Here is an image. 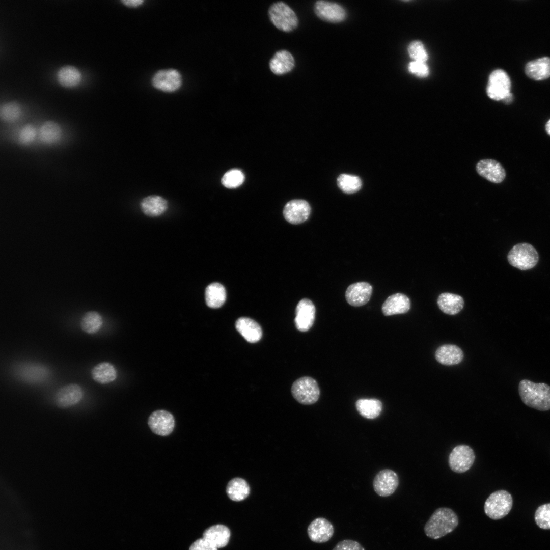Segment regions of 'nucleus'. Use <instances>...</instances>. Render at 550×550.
Wrapping results in <instances>:
<instances>
[{
    "instance_id": "nucleus-1",
    "label": "nucleus",
    "mask_w": 550,
    "mask_h": 550,
    "mask_svg": "<svg viewBox=\"0 0 550 550\" xmlns=\"http://www.w3.org/2000/svg\"><path fill=\"white\" fill-rule=\"evenodd\" d=\"M519 396L527 406L540 411L550 409V386L523 379L518 385Z\"/></svg>"
},
{
    "instance_id": "nucleus-2",
    "label": "nucleus",
    "mask_w": 550,
    "mask_h": 550,
    "mask_svg": "<svg viewBox=\"0 0 550 550\" xmlns=\"http://www.w3.org/2000/svg\"><path fill=\"white\" fill-rule=\"evenodd\" d=\"M458 524L456 514L450 508H437L425 525L426 535L433 539H439L452 532Z\"/></svg>"
},
{
    "instance_id": "nucleus-3",
    "label": "nucleus",
    "mask_w": 550,
    "mask_h": 550,
    "mask_svg": "<svg viewBox=\"0 0 550 550\" xmlns=\"http://www.w3.org/2000/svg\"><path fill=\"white\" fill-rule=\"evenodd\" d=\"M507 260L512 266L521 270L534 268L538 263L539 255L531 244L522 242L514 245L507 255Z\"/></svg>"
},
{
    "instance_id": "nucleus-4",
    "label": "nucleus",
    "mask_w": 550,
    "mask_h": 550,
    "mask_svg": "<svg viewBox=\"0 0 550 550\" xmlns=\"http://www.w3.org/2000/svg\"><path fill=\"white\" fill-rule=\"evenodd\" d=\"M512 505L511 494L506 490H499L492 492L487 498L484 503V510L488 517L498 520L509 513Z\"/></svg>"
},
{
    "instance_id": "nucleus-5",
    "label": "nucleus",
    "mask_w": 550,
    "mask_h": 550,
    "mask_svg": "<svg viewBox=\"0 0 550 550\" xmlns=\"http://www.w3.org/2000/svg\"><path fill=\"white\" fill-rule=\"evenodd\" d=\"M268 16L272 24L279 30L289 32L298 25V18L294 11L286 3H273L268 10Z\"/></svg>"
},
{
    "instance_id": "nucleus-6",
    "label": "nucleus",
    "mask_w": 550,
    "mask_h": 550,
    "mask_svg": "<svg viewBox=\"0 0 550 550\" xmlns=\"http://www.w3.org/2000/svg\"><path fill=\"white\" fill-rule=\"evenodd\" d=\"M293 397L304 405L315 403L320 396V389L317 381L312 377L305 376L297 379L291 387Z\"/></svg>"
},
{
    "instance_id": "nucleus-7",
    "label": "nucleus",
    "mask_w": 550,
    "mask_h": 550,
    "mask_svg": "<svg viewBox=\"0 0 550 550\" xmlns=\"http://www.w3.org/2000/svg\"><path fill=\"white\" fill-rule=\"evenodd\" d=\"M511 86V80L508 74L502 69H496L489 76L486 93L494 100H503L510 93Z\"/></svg>"
},
{
    "instance_id": "nucleus-8",
    "label": "nucleus",
    "mask_w": 550,
    "mask_h": 550,
    "mask_svg": "<svg viewBox=\"0 0 550 550\" xmlns=\"http://www.w3.org/2000/svg\"><path fill=\"white\" fill-rule=\"evenodd\" d=\"M475 456L473 449L466 445H459L449 454L448 463L451 470L457 473L467 471L473 465Z\"/></svg>"
},
{
    "instance_id": "nucleus-9",
    "label": "nucleus",
    "mask_w": 550,
    "mask_h": 550,
    "mask_svg": "<svg viewBox=\"0 0 550 550\" xmlns=\"http://www.w3.org/2000/svg\"><path fill=\"white\" fill-rule=\"evenodd\" d=\"M399 485L398 475L393 470L384 469L379 471L375 476L373 486L375 492L381 497L392 495Z\"/></svg>"
},
{
    "instance_id": "nucleus-10",
    "label": "nucleus",
    "mask_w": 550,
    "mask_h": 550,
    "mask_svg": "<svg viewBox=\"0 0 550 550\" xmlns=\"http://www.w3.org/2000/svg\"><path fill=\"white\" fill-rule=\"evenodd\" d=\"M82 388L77 383H72L60 388L56 393L54 402L61 408L71 407L78 403L82 399Z\"/></svg>"
},
{
    "instance_id": "nucleus-11",
    "label": "nucleus",
    "mask_w": 550,
    "mask_h": 550,
    "mask_svg": "<svg viewBox=\"0 0 550 550\" xmlns=\"http://www.w3.org/2000/svg\"><path fill=\"white\" fill-rule=\"evenodd\" d=\"M315 313V307L311 300L308 298L300 300L295 309L294 322L296 328L302 332L309 330L314 323Z\"/></svg>"
},
{
    "instance_id": "nucleus-12",
    "label": "nucleus",
    "mask_w": 550,
    "mask_h": 550,
    "mask_svg": "<svg viewBox=\"0 0 550 550\" xmlns=\"http://www.w3.org/2000/svg\"><path fill=\"white\" fill-rule=\"evenodd\" d=\"M283 213L287 222L292 224H299L309 218L311 213V207L306 200H292L285 205Z\"/></svg>"
},
{
    "instance_id": "nucleus-13",
    "label": "nucleus",
    "mask_w": 550,
    "mask_h": 550,
    "mask_svg": "<svg viewBox=\"0 0 550 550\" xmlns=\"http://www.w3.org/2000/svg\"><path fill=\"white\" fill-rule=\"evenodd\" d=\"M148 423L154 433L161 436H167L173 431L175 426V420L173 416L169 412L159 410L154 411L150 416Z\"/></svg>"
},
{
    "instance_id": "nucleus-14",
    "label": "nucleus",
    "mask_w": 550,
    "mask_h": 550,
    "mask_svg": "<svg viewBox=\"0 0 550 550\" xmlns=\"http://www.w3.org/2000/svg\"><path fill=\"white\" fill-rule=\"evenodd\" d=\"M307 533L312 541L322 543L331 539L334 533V528L332 524L327 519L318 517L308 526Z\"/></svg>"
},
{
    "instance_id": "nucleus-15",
    "label": "nucleus",
    "mask_w": 550,
    "mask_h": 550,
    "mask_svg": "<svg viewBox=\"0 0 550 550\" xmlns=\"http://www.w3.org/2000/svg\"><path fill=\"white\" fill-rule=\"evenodd\" d=\"M478 174L488 181L494 183H501L506 177V172L502 164L497 160L491 159H483L476 164Z\"/></svg>"
},
{
    "instance_id": "nucleus-16",
    "label": "nucleus",
    "mask_w": 550,
    "mask_h": 550,
    "mask_svg": "<svg viewBox=\"0 0 550 550\" xmlns=\"http://www.w3.org/2000/svg\"><path fill=\"white\" fill-rule=\"evenodd\" d=\"M182 83L180 73L173 69L161 70L154 75L152 84L156 88L164 92H173L179 88Z\"/></svg>"
},
{
    "instance_id": "nucleus-17",
    "label": "nucleus",
    "mask_w": 550,
    "mask_h": 550,
    "mask_svg": "<svg viewBox=\"0 0 550 550\" xmlns=\"http://www.w3.org/2000/svg\"><path fill=\"white\" fill-rule=\"evenodd\" d=\"M372 287L366 282H356L350 285L346 289L345 298L347 302L354 307L362 306L370 300Z\"/></svg>"
},
{
    "instance_id": "nucleus-18",
    "label": "nucleus",
    "mask_w": 550,
    "mask_h": 550,
    "mask_svg": "<svg viewBox=\"0 0 550 550\" xmlns=\"http://www.w3.org/2000/svg\"><path fill=\"white\" fill-rule=\"evenodd\" d=\"M314 11L319 18L330 22L342 21L346 17L345 11L340 5L325 1H317Z\"/></svg>"
},
{
    "instance_id": "nucleus-19",
    "label": "nucleus",
    "mask_w": 550,
    "mask_h": 550,
    "mask_svg": "<svg viewBox=\"0 0 550 550\" xmlns=\"http://www.w3.org/2000/svg\"><path fill=\"white\" fill-rule=\"evenodd\" d=\"M410 308L409 298L405 294L397 293L389 296L382 306V312L385 316L404 314Z\"/></svg>"
},
{
    "instance_id": "nucleus-20",
    "label": "nucleus",
    "mask_w": 550,
    "mask_h": 550,
    "mask_svg": "<svg viewBox=\"0 0 550 550\" xmlns=\"http://www.w3.org/2000/svg\"><path fill=\"white\" fill-rule=\"evenodd\" d=\"M236 330L249 342L256 343L260 341L262 331L260 325L255 320L248 317L239 318L235 322Z\"/></svg>"
},
{
    "instance_id": "nucleus-21",
    "label": "nucleus",
    "mask_w": 550,
    "mask_h": 550,
    "mask_svg": "<svg viewBox=\"0 0 550 550\" xmlns=\"http://www.w3.org/2000/svg\"><path fill=\"white\" fill-rule=\"evenodd\" d=\"M525 71L529 78L535 80L548 78L550 77V57H543L528 62Z\"/></svg>"
},
{
    "instance_id": "nucleus-22",
    "label": "nucleus",
    "mask_w": 550,
    "mask_h": 550,
    "mask_svg": "<svg viewBox=\"0 0 550 550\" xmlns=\"http://www.w3.org/2000/svg\"><path fill=\"white\" fill-rule=\"evenodd\" d=\"M230 535V531L227 526L217 524L206 529L203 533V538L218 549L227 545Z\"/></svg>"
},
{
    "instance_id": "nucleus-23",
    "label": "nucleus",
    "mask_w": 550,
    "mask_h": 550,
    "mask_svg": "<svg viewBox=\"0 0 550 550\" xmlns=\"http://www.w3.org/2000/svg\"><path fill=\"white\" fill-rule=\"evenodd\" d=\"M295 61L290 52L282 50L277 52L269 62L271 72L278 75L291 71L294 67Z\"/></svg>"
},
{
    "instance_id": "nucleus-24",
    "label": "nucleus",
    "mask_w": 550,
    "mask_h": 550,
    "mask_svg": "<svg viewBox=\"0 0 550 550\" xmlns=\"http://www.w3.org/2000/svg\"><path fill=\"white\" fill-rule=\"evenodd\" d=\"M435 357L437 361L441 364L450 366L460 363L463 359V353L457 346L445 344L437 349Z\"/></svg>"
},
{
    "instance_id": "nucleus-25",
    "label": "nucleus",
    "mask_w": 550,
    "mask_h": 550,
    "mask_svg": "<svg viewBox=\"0 0 550 550\" xmlns=\"http://www.w3.org/2000/svg\"><path fill=\"white\" fill-rule=\"evenodd\" d=\"M56 77L58 83L62 87L73 88L80 83L82 74L77 67L67 65L58 70Z\"/></svg>"
},
{
    "instance_id": "nucleus-26",
    "label": "nucleus",
    "mask_w": 550,
    "mask_h": 550,
    "mask_svg": "<svg viewBox=\"0 0 550 550\" xmlns=\"http://www.w3.org/2000/svg\"><path fill=\"white\" fill-rule=\"evenodd\" d=\"M437 303L442 312L451 315L458 313L464 306V300L461 296L448 292L441 294L437 298Z\"/></svg>"
},
{
    "instance_id": "nucleus-27",
    "label": "nucleus",
    "mask_w": 550,
    "mask_h": 550,
    "mask_svg": "<svg viewBox=\"0 0 550 550\" xmlns=\"http://www.w3.org/2000/svg\"><path fill=\"white\" fill-rule=\"evenodd\" d=\"M142 211L147 215L155 217L162 214L168 208V202L162 197L152 195L144 198L141 202Z\"/></svg>"
},
{
    "instance_id": "nucleus-28",
    "label": "nucleus",
    "mask_w": 550,
    "mask_h": 550,
    "mask_svg": "<svg viewBox=\"0 0 550 550\" xmlns=\"http://www.w3.org/2000/svg\"><path fill=\"white\" fill-rule=\"evenodd\" d=\"M92 379L96 382L108 384L117 377V371L114 366L109 362H101L93 367L91 371Z\"/></svg>"
},
{
    "instance_id": "nucleus-29",
    "label": "nucleus",
    "mask_w": 550,
    "mask_h": 550,
    "mask_svg": "<svg viewBox=\"0 0 550 550\" xmlns=\"http://www.w3.org/2000/svg\"><path fill=\"white\" fill-rule=\"evenodd\" d=\"M205 298L207 306L211 308L221 307L225 302L226 291L223 285L219 283H212L206 288Z\"/></svg>"
},
{
    "instance_id": "nucleus-30",
    "label": "nucleus",
    "mask_w": 550,
    "mask_h": 550,
    "mask_svg": "<svg viewBox=\"0 0 550 550\" xmlns=\"http://www.w3.org/2000/svg\"><path fill=\"white\" fill-rule=\"evenodd\" d=\"M358 413L363 417L373 419L378 417L382 411V402L377 399L362 398L355 402Z\"/></svg>"
},
{
    "instance_id": "nucleus-31",
    "label": "nucleus",
    "mask_w": 550,
    "mask_h": 550,
    "mask_svg": "<svg viewBox=\"0 0 550 550\" xmlns=\"http://www.w3.org/2000/svg\"><path fill=\"white\" fill-rule=\"evenodd\" d=\"M250 488L248 482L241 478L236 477L231 479L226 486V493L228 497L233 501H241L249 495Z\"/></svg>"
},
{
    "instance_id": "nucleus-32",
    "label": "nucleus",
    "mask_w": 550,
    "mask_h": 550,
    "mask_svg": "<svg viewBox=\"0 0 550 550\" xmlns=\"http://www.w3.org/2000/svg\"><path fill=\"white\" fill-rule=\"evenodd\" d=\"M62 131L60 126L53 121L45 122L39 131L41 140L44 143L52 145L59 141L62 137Z\"/></svg>"
},
{
    "instance_id": "nucleus-33",
    "label": "nucleus",
    "mask_w": 550,
    "mask_h": 550,
    "mask_svg": "<svg viewBox=\"0 0 550 550\" xmlns=\"http://www.w3.org/2000/svg\"><path fill=\"white\" fill-rule=\"evenodd\" d=\"M103 324L101 315L95 311L85 313L81 318L80 327L81 330L88 334H94L99 331Z\"/></svg>"
},
{
    "instance_id": "nucleus-34",
    "label": "nucleus",
    "mask_w": 550,
    "mask_h": 550,
    "mask_svg": "<svg viewBox=\"0 0 550 550\" xmlns=\"http://www.w3.org/2000/svg\"><path fill=\"white\" fill-rule=\"evenodd\" d=\"M339 187L345 193L350 194L358 191L362 182L359 177L347 174H342L337 179Z\"/></svg>"
},
{
    "instance_id": "nucleus-35",
    "label": "nucleus",
    "mask_w": 550,
    "mask_h": 550,
    "mask_svg": "<svg viewBox=\"0 0 550 550\" xmlns=\"http://www.w3.org/2000/svg\"><path fill=\"white\" fill-rule=\"evenodd\" d=\"M22 114V108L17 101H12L4 103L0 107V117L6 122H13L18 119Z\"/></svg>"
},
{
    "instance_id": "nucleus-36",
    "label": "nucleus",
    "mask_w": 550,
    "mask_h": 550,
    "mask_svg": "<svg viewBox=\"0 0 550 550\" xmlns=\"http://www.w3.org/2000/svg\"><path fill=\"white\" fill-rule=\"evenodd\" d=\"M244 175L238 169H232L227 171L221 179L222 184L228 188H234L241 185L244 181Z\"/></svg>"
},
{
    "instance_id": "nucleus-37",
    "label": "nucleus",
    "mask_w": 550,
    "mask_h": 550,
    "mask_svg": "<svg viewBox=\"0 0 550 550\" xmlns=\"http://www.w3.org/2000/svg\"><path fill=\"white\" fill-rule=\"evenodd\" d=\"M537 526L543 529H550V503L540 506L535 513Z\"/></svg>"
},
{
    "instance_id": "nucleus-38",
    "label": "nucleus",
    "mask_w": 550,
    "mask_h": 550,
    "mask_svg": "<svg viewBox=\"0 0 550 550\" xmlns=\"http://www.w3.org/2000/svg\"><path fill=\"white\" fill-rule=\"evenodd\" d=\"M407 50L414 61L426 62L428 58L424 45L419 41L411 42L408 46Z\"/></svg>"
},
{
    "instance_id": "nucleus-39",
    "label": "nucleus",
    "mask_w": 550,
    "mask_h": 550,
    "mask_svg": "<svg viewBox=\"0 0 550 550\" xmlns=\"http://www.w3.org/2000/svg\"><path fill=\"white\" fill-rule=\"evenodd\" d=\"M37 135V130L32 124L24 125L19 131L18 140L19 142L24 145L32 143Z\"/></svg>"
},
{
    "instance_id": "nucleus-40",
    "label": "nucleus",
    "mask_w": 550,
    "mask_h": 550,
    "mask_svg": "<svg viewBox=\"0 0 550 550\" xmlns=\"http://www.w3.org/2000/svg\"><path fill=\"white\" fill-rule=\"evenodd\" d=\"M408 71L420 77H426L429 73V68L425 62L413 61L408 66Z\"/></svg>"
},
{
    "instance_id": "nucleus-41",
    "label": "nucleus",
    "mask_w": 550,
    "mask_h": 550,
    "mask_svg": "<svg viewBox=\"0 0 550 550\" xmlns=\"http://www.w3.org/2000/svg\"><path fill=\"white\" fill-rule=\"evenodd\" d=\"M333 550H365V549L358 541L345 539L338 542Z\"/></svg>"
},
{
    "instance_id": "nucleus-42",
    "label": "nucleus",
    "mask_w": 550,
    "mask_h": 550,
    "mask_svg": "<svg viewBox=\"0 0 550 550\" xmlns=\"http://www.w3.org/2000/svg\"><path fill=\"white\" fill-rule=\"evenodd\" d=\"M189 550H217V548L202 537L195 541Z\"/></svg>"
},
{
    "instance_id": "nucleus-43",
    "label": "nucleus",
    "mask_w": 550,
    "mask_h": 550,
    "mask_svg": "<svg viewBox=\"0 0 550 550\" xmlns=\"http://www.w3.org/2000/svg\"><path fill=\"white\" fill-rule=\"evenodd\" d=\"M125 5L130 7H136L141 4L143 1L141 0H124L122 1Z\"/></svg>"
},
{
    "instance_id": "nucleus-44",
    "label": "nucleus",
    "mask_w": 550,
    "mask_h": 550,
    "mask_svg": "<svg viewBox=\"0 0 550 550\" xmlns=\"http://www.w3.org/2000/svg\"><path fill=\"white\" fill-rule=\"evenodd\" d=\"M513 100V96L511 93H509L503 100V102L506 104H510Z\"/></svg>"
},
{
    "instance_id": "nucleus-45",
    "label": "nucleus",
    "mask_w": 550,
    "mask_h": 550,
    "mask_svg": "<svg viewBox=\"0 0 550 550\" xmlns=\"http://www.w3.org/2000/svg\"><path fill=\"white\" fill-rule=\"evenodd\" d=\"M545 130L547 133L550 135V119L546 122L545 125Z\"/></svg>"
}]
</instances>
